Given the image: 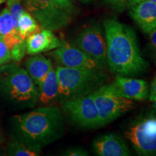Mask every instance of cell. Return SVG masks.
I'll return each instance as SVG.
<instances>
[{
    "label": "cell",
    "instance_id": "obj_1",
    "mask_svg": "<svg viewBox=\"0 0 156 156\" xmlns=\"http://www.w3.org/2000/svg\"><path fill=\"white\" fill-rule=\"evenodd\" d=\"M106 40V62L112 73L135 76L145 73L148 63L142 56L135 33L116 19L103 20Z\"/></svg>",
    "mask_w": 156,
    "mask_h": 156
},
{
    "label": "cell",
    "instance_id": "obj_2",
    "mask_svg": "<svg viewBox=\"0 0 156 156\" xmlns=\"http://www.w3.org/2000/svg\"><path fill=\"white\" fill-rule=\"evenodd\" d=\"M12 120L20 140L38 151L59 139L64 132V116L57 106L41 107L15 115Z\"/></svg>",
    "mask_w": 156,
    "mask_h": 156
},
{
    "label": "cell",
    "instance_id": "obj_3",
    "mask_svg": "<svg viewBox=\"0 0 156 156\" xmlns=\"http://www.w3.org/2000/svg\"><path fill=\"white\" fill-rule=\"evenodd\" d=\"M56 73L58 95L65 100L91 93V90L101 86L106 77L101 70L85 68L58 66Z\"/></svg>",
    "mask_w": 156,
    "mask_h": 156
},
{
    "label": "cell",
    "instance_id": "obj_4",
    "mask_svg": "<svg viewBox=\"0 0 156 156\" xmlns=\"http://www.w3.org/2000/svg\"><path fill=\"white\" fill-rule=\"evenodd\" d=\"M25 6L42 29L50 30L67 26L76 12L71 0H25Z\"/></svg>",
    "mask_w": 156,
    "mask_h": 156
},
{
    "label": "cell",
    "instance_id": "obj_5",
    "mask_svg": "<svg viewBox=\"0 0 156 156\" xmlns=\"http://www.w3.org/2000/svg\"><path fill=\"white\" fill-rule=\"evenodd\" d=\"M91 93L98 112L101 126L109 124L135 106L133 100L114 94L106 85L99 87Z\"/></svg>",
    "mask_w": 156,
    "mask_h": 156
},
{
    "label": "cell",
    "instance_id": "obj_6",
    "mask_svg": "<svg viewBox=\"0 0 156 156\" xmlns=\"http://www.w3.org/2000/svg\"><path fill=\"white\" fill-rule=\"evenodd\" d=\"M125 136L140 155H156V114L139 119L125 132Z\"/></svg>",
    "mask_w": 156,
    "mask_h": 156
},
{
    "label": "cell",
    "instance_id": "obj_7",
    "mask_svg": "<svg viewBox=\"0 0 156 156\" xmlns=\"http://www.w3.org/2000/svg\"><path fill=\"white\" fill-rule=\"evenodd\" d=\"M62 109L70 119L82 127L101 126L98 112L91 93L67 99L62 103Z\"/></svg>",
    "mask_w": 156,
    "mask_h": 156
},
{
    "label": "cell",
    "instance_id": "obj_8",
    "mask_svg": "<svg viewBox=\"0 0 156 156\" xmlns=\"http://www.w3.org/2000/svg\"><path fill=\"white\" fill-rule=\"evenodd\" d=\"M5 70V85L9 96L19 102H34L38 92L26 70L15 64L8 66Z\"/></svg>",
    "mask_w": 156,
    "mask_h": 156
},
{
    "label": "cell",
    "instance_id": "obj_9",
    "mask_svg": "<svg viewBox=\"0 0 156 156\" xmlns=\"http://www.w3.org/2000/svg\"><path fill=\"white\" fill-rule=\"evenodd\" d=\"M74 45L103 67H105L106 63V41L98 26L91 25L85 28L76 38Z\"/></svg>",
    "mask_w": 156,
    "mask_h": 156
},
{
    "label": "cell",
    "instance_id": "obj_10",
    "mask_svg": "<svg viewBox=\"0 0 156 156\" xmlns=\"http://www.w3.org/2000/svg\"><path fill=\"white\" fill-rule=\"evenodd\" d=\"M50 55L62 67L102 70L103 67L75 45L62 42Z\"/></svg>",
    "mask_w": 156,
    "mask_h": 156
},
{
    "label": "cell",
    "instance_id": "obj_11",
    "mask_svg": "<svg viewBox=\"0 0 156 156\" xmlns=\"http://www.w3.org/2000/svg\"><path fill=\"white\" fill-rule=\"evenodd\" d=\"M106 86L114 94L133 101L145 100L148 95V85L143 80L117 75L112 83Z\"/></svg>",
    "mask_w": 156,
    "mask_h": 156
},
{
    "label": "cell",
    "instance_id": "obj_12",
    "mask_svg": "<svg viewBox=\"0 0 156 156\" xmlns=\"http://www.w3.org/2000/svg\"><path fill=\"white\" fill-rule=\"evenodd\" d=\"M93 151L101 156H128L130 151L126 142L119 136L106 134L93 141Z\"/></svg>",
    "mask_w": 156,
    "mask_h": 156
},
{
    "label": "cell",
    "instance_id": "obj_13",
    "mask_svg": "<svg viewBox=\"0 0 156 156\" xmlns=\"http://www.w3.org/2000/svg\"><path fill=\"white\" fill-rule=\"evenodd\" d=\"M129 15L145 34L156 28V4L143 0L130 7Z\"/></svg>",
    "mask_w": 156,
    "mask_h": 156
},
{
    "label": "cell",
    "instance_id": "obj_14",
    "mask_svg": "<svg viewBox=\"0 0 156 156\" xmlns=\"http://www.w3.org/2000/svg\"><path fill=\"white\" fill-rule=\"evenodd\" d=\"M62 44V41L48 29H42L25 39L26 54L30 55L55 49Z\"/></svg>",
    "mask_w": 156,
    "mask_h": 156
},
{
    "label": "cell",
    "instance_id": "obj_15",
    "mask_svg": "<svg viewBox=\"0 0 156 156\" xmlns=\"http://www.w3.org/2000/svg\"><path fill=\"white\" fill-rule=\"evenodd\" d=\"M25 68L35 85L39 86L53 68V66L50 59L38 54H35V56H31L27 60Z\"/></svg>",
    "mask_w": 156,
    "mask_h": 156
},
{
    "label": "cell",
    "instance_id": "obj_16",
    "mask_svg": "<svg viewBox=\"0 0 156 156\" xmlns=\"http://www.w3.org/2000/svg\"><path fill=\"white\" fill-rule=\"evenodd\" d=\"M39 101L46 104L55 100L58 95V83L56 70L52 68L39 85Z\"/></svg>",
    "mask_w": 156,
    "mask_h": 156
},
{
    "label": "cell",
    "instance_id": "obj_17",
    "mask_svg": "<svg viewBox=\"0 0 156 156\" xmlns=\"http://www.w3.org/2000/svg\"><path fill=\"white\" fill-rule=\"evenodd\" d=\"M41 30V27L39 26L33 15L27 11H23L20 17L17 24V33L20 37L25 41V39L30 35L38 33Z\"/></svg>",
    "mask_w": 156,
    "mask_h": 156
},
{
    "label": "cell",
    "instance_id": "obj_18",
    "mask_svg": "<svg viewBox=\"0 0 156 156\" xmlns=\"http://www.w3.org/2000/svg\"><path fill=\"white\" fill-rule=\"evenodd\" d=\"M12 34H18L13 24L8 7L0 12V36L2 38Z\"/></svg>",
    "mask_w": 156,
    "mask_h": 156
},
{
    "label": "cell",
    "instance_id": "obj_19",
    "mask_svg": "<svg viewBox=\"0 0 156 156\" xmlns=\"http://www.w3.org/2000/svg\"><path fill=\"white\" fill-rule=\"evenodd\" d=\"M8 153L9 155L15 156H37L39 155V151L19 140L11 143Z\"/></svg>",
    "mask_w": 156,
    "mask_h": 156
},
{
    "label": "cell",
    "instance_id": "obj_20",
    "mask_svg": "<svg viewBox=\"0 0 156 156\" xmlns=\"http://www.w3.org/2000/svg\"><path fill=\"white\" fill-rule=\"evenodd\" d=\"M11 54L12 59L15 62H20L24 57L26 53V46H25V41L22 40L17 43L9 50Z\"/></svg>",
    "mask_w": 156,
    "mask_h": 156
},
{
    "label": "cell",
    "instance_id": "obj_21",
    "mask_svg": "<svg viewBox=\"0 0 156 156\" xmlns=\"http://www.w3.org/2000/svg\"><path fill=\"white\" fill-rule=\"evenodd\" d=\"M9 9V12H10L12 19L13 24L16 30L17 31V24H18V20L24 11L23 8V6L21 5L20 2H17L13 3L9 7H7Z\"/></svg>",
    "mask_w": 156,
    "mask_h": 156
},
{
    "label": "cell",
    "instance_id": "obj_22",
    "mask_svg": "<svg viewBox=\"0 0 156 156\" xmlns=\"http://www.w3.org/2000/svg\"><path fill=\"white\" fill-rule=\"evenodd\" d=\"M11 60L10 51L0 36V65L9 63Z\"/></svg>",
    "mask_w": 156,
    "mask_h": 156
},
{
    "label": "cell",
    "instance_id": "obj_23",
    "mask_svg": "<svg viewBox=\"0 0 156 156\" xmlns=\"http://www.w3.org/2000/svg\"><path fill=\"white\" fill-rule=\"evenodd\" d=\"M116 9H124L126 7H131L134 5V0H104Z\"/></svg>",
    "mask_w": 156,
    "mask_h": 156
},
{
    "label": "cell",
    "instance_id": "obj_24",
    "mask_svg": "<svg viewBox=\"0 0 156 156\" xmlns=\"http://www.w3.org/2000/svg\"><path fill=\"white\" fill-rule=\"evenodd\" d=\"M64 155L69 156H87L88 155V153L83 147H74L67 150Z\"/></svg>",
    "mask_w": 156,
    "mask_h": 156
},
{
    "label": "cell",
    "instance_id": "obj_25",
    "mask_svg": "<svg viewBox=\"0 0 156 156\" xmlns=\"http://www.w3.org/2000/svg\"><path fill=\"white\" fill-rule=\"evenodd\" d=\"M150 45L154 59L156 62V28L150 34Z\"/></svg>",
    "mask_w": 156,
    "mask_h": 156
},
{
    "label": "cell",
    "instance_id": "obj_26",
    "mask_svg": "<svg viewBox=\"0 0 156 156\" xmlns=\"http://www.w3.org/2000/svg\"><path fill=\"white\" fill-rule=\"evenodd\" d=\"M150 101L153 102L156 99V75L154 77L153 80L152 81L151 85V91H150Z\"/></svg>",
    "mask_w": 156,
    "mask_h": 156
},
{
    "label": "cell",
    "instance_id": "obj_27",
    "mask_svg": "<svg viewBox=\"0 0 156 156\" xmlns=\"http://www.w3.org/2000/svg\"><path fill=\"white\" fill-rule=\"evenodd\" d=\"M21 0H7V7L10 6L11 5H12L13 3L17 2H20Z\"/></svg>",
    "mask_w": 156,
    "mask_h": 156
},
{
    "label": "cell",
    "instance_id": "obj_28",
    "mask_svg": "<svg viewBox=\"0 0 156 156\" xmlns=\"http://www.w3.org/2000/svg\"><path fill=\"white\" fill-rule=\"evenodd\" d=\"M153 108H155V110H156V99H155V101H153Z\"/></svg>",
    "mask_w": 156,
    "mask_h": 156
},
{
    "label": "cell",
    "instance_id": "obj_29",
    "mask_svg": "<svg viewBox=\"0 0 156 156\" xmlns=\"http://www.w3.org/2000/svg\"><path fill=\"white\" fill-rule=\"evenodd\" d=\"M147 1L152 2H153V3H155V4H156V0H147Z\"/></svg>",
    "mask_w": 156,
    "mask_h": 156
},
{
    "label": "cell",
    "instance_id": "obj_30",
    "mask_svg": "<svg viewBox=\"0 0 156 156\" xmlns=\"http://www.w3.org/2000/svg\"><path fill=\"white\" fill-rule=\"evenodd\" d=\"M5 1H6V0H0V5H1L2 3H3L4 2H5Z\"/></svg>",
    "mask_w": 156,
    "mask_h": 156
},
{
    "label": "cell",
    "instance_id": "obj_31",
    "mask_svg": "<svg viewBox=\"0 0 156 156\" xmlns=\"http://www.w3.org/2000/svg\"><path fill=\"white\" fill-rule=\"evenodd\" d=\"M81 1H83V2H89L90 0H81Z\"/></svg>",
    "mask_w": 156,
    "mask_h": 156
}]
</instances>
